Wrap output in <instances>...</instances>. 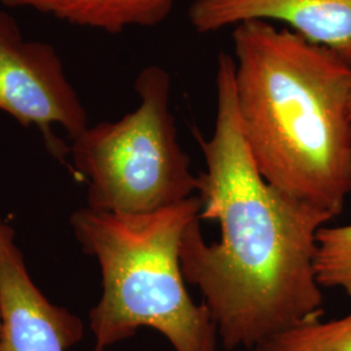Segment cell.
<instances>
[{
    "instance_id": "2",
    "label": "cell",
    "mask_w": 351,
    "mask_h": 351,
    "mask_svg": "<svg viewBox=\"0 0 351 351\" xmlns=\"http://www.w3.org/2000/svg\"><path fill=\"white\" fill-rule=\"evenodd\" d=\"M232 39L239 124L258 171L337 216L351 195V64L268 21L234 26Z\"/></svg>"
},
{
    "instance_id": "9",
    "label": "cell",
    "mask_w": 351,
    "mask_h": 351,
    "mask_svg": "<svg viewBox=\"0 0 351 351\" xmlns=\"http://www.w3.org/2000/svg\"><path fill=\"white\" fill-rule=\"evenodd\" d=\"M255 351H351L350 314L291 326L261 342Z\"/></svg>"
},
{
    "instance_id": "3",
    "label": "cell",
    "mask_w": 351,
    "mask_h": 351,
    "mask_svg": "<svg viewBox=\"0 0 351 351\" xmlns=\"http://www.w3.org/2000/svg\"><path fill=\"white\" fill-rule=\"evenodd\" d=\"M201 208L193 195L154 213L85 207L71 215L77 242L101 268V300L88 315L94 351H106L141 328L158 330L175 351H216L213 316L190 297L181 268L182 237Z\"/></svg>"
},
{
    "instance_id": "7",
    "label": "cell",
    "mask_w": 351,
    "mask_h": 351,
    "mask_svg": "<svg viewBox=\"0 0 351 351\" xmlns=\"http://www.w3.org/2000/svg\"><path fill=\"white\" fill-rule=\"evenodd\" d=\"M188 16L199 34L254 20L280 21L351 64V0H194Z\"/></svg>"
},
{
    "instance_id": "11",
    "label": "cell",
    "mask_w": 351,
    "mask_h": 351,
    "mask_svg": "<svg viewBox=\"0 0 351 351\" xmlns=\"http://www.w3.org/2000/svg\"><path fill=\"white\" fill-rule=\"evenodd\" d=\"M0 333H1V323H0Z\"/></svg>"
},
{
    "instance_id": "5",
    "label": "cell",
    "mask_w": 351,
    "mask_h": 351,
    "mask_svg": "<svg viewBox=\"0 0 351 351\" xmlns=\"http://www.w3.org/2000/svg\"><path fill=\"white\" fill-rule=\"evenodd\" d=\"M0 111L42 132L51 152L62 158V126L73 139L88 128V112L71 84L55 47L26 39L10 13L0 11Z\"/></svg>"
},
{
    "instance_id": "4",
    "label": "cell",
    "mask_w": 351,
    "mask_h": 351,
    "mask_svg": "<svg viewBox=\"0 0 351 351\" xmlns=\"http://www.w3.org/2000/svg\"><path fill=\"white\" fill-rule=\"evenodd\" d=\"M138 107L73 139L71 155L88 182V207L138 215L163 210L194 195L198 175L182 150L171 111V75L159 65L139 72Z\"/></svg>"
},
{
    "instance_id": "12",
    "label": "cell",
    "mask_w": 351,
    "mask_h": 351,
    "mask_svg": "<svg viewBox=\"0 0 351 351\" xmlns=\"http://www.w3.org/2000/svg\"><path fill=\"white\" fill-rule=\"evenodd\" d=\"M350 119H351V98H350Z\"/></svg>"
},
{
    "instance_id": "8",
    "label": "cell",
    "mask_w": 351,
    "mask_h": 351,
    "mask_svg": "<svg viewBox=\"0 0 351 351\" xmlns=\"http://www.w3.org/2000/svg\"><path fill=\"white\" fill-rule=\"evenodd\" d=\"M11 8H27L71 25L111 34L129 27L159 25L172 12L175 0H3Z\"/></svg>"
},
{
    "instance_id": "1",
    "label": "cell",
    "mask_w": 351,
    "mask_h": 351,
    "mask_svg": "<svg viewBox=\"0 0 351 351\" xmlns=\"http://www.w3.org/2000/svg\"><path fill=\"white\" fill-rule=\"evenodd\" d=\"M236 63L220 52L213 136L198 129L206 171L199 219L184 233L181 268L199 289L224 349H255L291 326L322 319L315 271L319 230L333 219L264 180L239 124Z\"/></svg>"
},
{
    "instance_id": "10",
    "label": "cell",
    "mask_w": 351,
    "mask_h": 351,
    "mask_svg": "<svg viewBox=\"0 0 351 351\" xmlns=\"http://www.w3.org/2000/svg\"><path fill=\"white\" fill-rule=\"evenodd\" d=\"M315 271L322 289H339L351 300V224L319 230Z\"/></svg>"
},
{
    "instance_id": "6",
    "label": "cell",
    "mask_w": 351,
    "mask_h": 351,
    "mask_svg": "<svg viewBox=\"0 0 351 351\" xmlns=\"http://www.w3.org/2000/svg\"><path fill=\"white\" fill-rule=\"evenodd\" d=\"M0 351H66L84 323L49 301L27 272L12 226L0 217Z\"/></svg>"
}]
</instances>
